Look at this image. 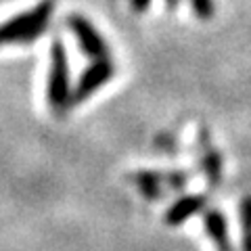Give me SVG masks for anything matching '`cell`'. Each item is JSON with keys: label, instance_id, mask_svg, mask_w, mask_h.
<instances>
[{"label": "cell", "instance_id": "obj_6", "mask_svg": "<svg viewBox=\"0 0 251 251\" xmlns=\"http://www.w3.org/2000/svg\"><path fill=\"white\" fill-rule=\"evenodd\" d=\"M191 2H193L195 13H197L201 19H209L211 17V13H214V4H211V0H191Z\"/></svg>", "mask_w": 251, "mask_h": 251}, {"label": "cell", "instance_id": "obj_1", "mask_svg": "<svg viewBox=\"0 0 251 251\" xmlns=\"http://www.w3.org/2000/svg\"><path fill=\"white\" fill-rule=\"evenodd\" d=\"M54 13V0H40L36 6L25 9L11 19L0 23V46L9 44H31L50 25Z\"/></svg>", "mask_w": 251, "mask_h": 251}, {"label": "cell", "instance_id": "obj_3", "mask_svg": "<svg viewBox=\"0 0 251 251\" xmlns=\"http://www.w3.org/2000/svg\"><path fill=\"white\" fill-rule=\"evenodd\" d=\"M67 25L72 29V34L75 36L82 54H86L92 61L109 59V46L105 42V38L99 34V29L88 19L82 17V15H69Z\"/></svg>", "mask_w": 251, "mask_h": 251}, {"label": "cell", "instance_id": "obj_5", "mask_svg": "<svg viewBox=\"0 0 251 251\" xmlns=\"http://www.w3.org/2000/svg\"><path fill=\"white\" fill-rule=\"evenodd\" d=\"M203 205V201L199 197H191V199H184L176 203L174 207L170 211V222H180V220H184L186 216H191L195 209H199Z\"/></svg>", "mask_w": 251, "mask_h": 251}, {"label": "cell", "instance_id": "obj_2", "mask_svg": "<svg viewBox=\"0 0 251 251\" xmlns=\"http://www.w3.org/2000/svg\"><path fill=\"white\" fill-rule=\"evenodd\" d=\"M46 100L54 113H63L72 103V86H69V61L65 46L54 40L49 54V84H46Z\"/></svg>", "mask_w": 251, "mask_h": 251}, {"label": "cell", "instance_id": "obj_7", "mask_svg": "<svg viewBox=\"0 0 251 251\" xmlns=\"http://www.w3.org/2000/svg\"><path fill=\"white\" fill-rule=\"evenodd\" d=\"M130 4H132V9L138 11V13H143L149 4H151V0H130Z\"/></svg>", "mask_w": 251, "mask_h": 251}, {"label": "cell", "instance_id": "obj_4", "mask_svg": "<svg viewBox=\"0 0 251 251\" xmlns=\"http://www.w3.org/2000/svg\"><path fill=\"white\" fill-rule=\"evenodd\" d=\"M113 74H115V67L109 59L94 61L92 65L80 75V80H77L75 88L72 92V103H84L88 97H92L97 90L103 88V86L113 77Z\"/></svg>", "mask_w": 251, "mask_h": 251}]
</instances>
